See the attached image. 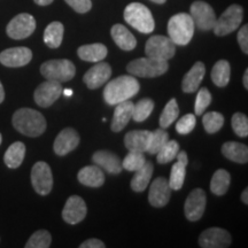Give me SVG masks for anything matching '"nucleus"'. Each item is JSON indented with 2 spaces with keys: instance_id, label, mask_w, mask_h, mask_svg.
<instances>
[{
  "instance_id": "nucleus-1",
  "label": "nucleus",
  "mask_w": 248,
  "mask_h": 248,
  "mask_svg": "<svg viewBox=\"0 0 248 248\" xmlns=\"http://www.w3.org/2000/svg\"><path fill=\"white\" fill-rule=\"evenodd\" d=\"M140 90V84L137 79L131 76H120L110 80L104 90V99L109 106L130 100Z\"/></svg>"
},
{
  "instance_id": "nucleus-2",
  "label": "nucleus",
  "mask_w": 248,
  "mask_h": 248,
  "mask_svg": "<svg viewBox=\"0 0 248 248\" xmlns=\"http://www.w3.org/2000/svg\"><path fill=\"white\" fill-rule=\"evenodd\" d=\"M14 128L27 137H39L45 132L46 123L45 117L39 111L32 108H20L13 115Z\"/></svg>"
},
{
  "instance_id": "nucleus-3",
  "label": "nucleus",
  "mask_w": 248,
  "mask_h": 248,
  "mask_svg": "<svg viewBox=\"0 0 248 248\" xmlns=\"http://www.w3.org/2000/svg\"><path fill=\"white\" fill-rule=\"evenodd\" d=\"M194 22L191 15L187 13H178L170 17L168 22L169 38L176 45L185 46L191 42L194 35Z\"/></svg>"
},
{
  "instance_id": "nucleus-4",
  "label": "nucleus",
  "mask_w": 248,
  "mask_h": 248,
  "mask_svg": "<svg viewBox=\"0 0 248 248\" xmlns=\"http://www.w3.org/2000/svg\"><path fill=\"white\" fill-rule=\"evenodd\" d=\"M125 22L142 33L153 32L155 23L153 15L146 6L140 2H131L126 6L123 13Z\"/></svg>"
},
{
  "instance_id": "nucleus-5",
  "label": "nucleus",
  "mask_w": 248,
  "mask_h": 248,
  "mask_svg": "<svg viewBox=\"0 0 248 248\" xmlns=\"http://www.w3.org/2000/svg\"><path fill=\"white\" fill-rule=\"evenodd\" d=\"M168 69V61L148 57L136 59L126 66V70L132 76L146 77V78H153V77L163 75Z\"/></svg>"
},
{
  "instance_id": "nucleus-6",
  "label": "nucleus",
  "mask_w": 248,
  "mask_h": 248,
  "mask_svg": "<svg viewBox=\"0 0 248 248\" xmlns=\"http://www.w3.org/2000/svg\"><path fill=\"white\" fill-rule=\"evenodd\" d=\"M42 75L48 80L63 83L73 79L76 74L75 64L66 59L46 61L40 67Z\"/></svg>"
},
{
  "instance_id": "nucleus-7",
  "label": "nucleus",
  "mask_w": 248,
  "mask_h": 248,
  "mask_svg": "<svg viewBox=\"0 0 248 248\" xmlns=\"http://www.w3.org/2000/svg\"><path fill=\"white\" fill-rule=\"evenodd\" d=\"M244 18V9L240 5L229 6L223 14L216 20L213 30L216 36L230 35L239 28Z\"/></svg>"
},
{
  "instance_id": "nucleus-8",
  "label": "nucleus",
  "mask_w": 248,
  "mask_h": 248,
  "mask_svg": "<svg viewBox=\"0 0 248 248\" xmlns=\"http://www.w3.org/2000/svg\"><path fill=\"white\" fill-rule=\"evenodd\" d=\"M145 53L148 58L168 61L176 53V44L169 37L152 36L145 45Z\"/></svg>"
},
{
  "instance_id": "nucleus-9",
  "label": "nucleus",
  "mask_w": 248,
  "mask_h": 248,
  "mask_svg": "<svg viewBox=\"0 0 248 248\" xmlns=\"http://www.w3.org/2000/svg\"><path fill=\"white\" fill-rule=\"evenodd\" d=\"M36 30V20L32 15L21 13L12 18L6 28V32L9 38L20 40L30 37Z\"/></svg>"
},
{
  "instance_id": "nucleus-10",
  "label": "nucleus",
  "mask_w": 248,
  "mask_h": 248,
  "mask_svg": "<svg viewBox=\"0 0 248 248\" xmlns=\"http://www.w3.org/2000/svg\"><path fill=\"white\" fill-rule=\"evenodd\" d=\"M31 184L39 195H47L53 187L52 170L46 162L39 161L31 169Z\"/></svg>"
},
{
  "instance_id": "nucleus-11",
  "label": "nucleus",
  "mask_w": 248,
  "mask_h": 248,
  "mask_svg": "<svg viewBox=\"0 0 248 248\" xmlns=\"http://www.w3.org/2000/svg\"><path fill=\"white\" fill-rule=\"evenodd\" d=\"M190 15L194 26L201 31L213 30L216 22V15L212 6L204 1H194L191 5Z\"/></svg>"
},
{
  "instance_id": "nucleus-12",
  "label": "nucleus",
  "mask_w": 248,
  "mask_h": 248,
  "mask_svg": "<svg viewBox=\"0 0 248 248\" xmlns=\"http://www.w3.org/2000/svg\"><path fill=\"white\" fill-rule=\"evenodd\" d=\"M62 94V86L61 83L55 82V80H46L43 82L42 84L38 85L36 89L35 98L36 104L40 107H49L61 97Z\"/></svg>"
},
{
  "instance_id": "nucleus-13",
  "label": "nucleus",
  "mask_w": 248,
  "mask_h": 248,
  "mask_svg": "<svg viewBox=\"0 0 248 248\" xmlns=\"http://www.w3.org/2000/svg\"><path fill=\"white\" fill-rule=\"evenodd\" d=\"M207 198L202 188H195L186 198L184 212L188 221L197 222L202 217L206 209Z\"/></svg>"
},
{
  "instance_id": "nucleus-14",
  "label": "nucleus",
  "mask_w": 248,
  "mask_h": 248,
  "mask_svg": "<svg viewBox=\"0 0 248 248\" xmlns=\"http://www.w3.org/2000/svg\"><path fill=\"white\" fill-rule=\"evenodd\" d=\"M86 213H88V207L85 201L78 195H71L66 201L62 210V218L68 224L75 225L85 218Z\"/></svg>"
},
{
  "instance_id": "nucleus-15",
  "label": "nucleus",
  "mask_w": 248,
  "mask_h": 248,
  "mask_svg": "<svg viewBox=\"0 0 248 248\" xmlns=\"http://www.w3.org/2000/svg\"><path fill=\"white\" fill-rule=\"evenodd\" d=\"M199 245L202 248H226L231 245V234L221 228L207 229L200 234Z\"/></svg>"
},
{
  "instance_id": "nucleus-16",
  "label": "nucleus",
  "mask_w": 248,
  "mask_h": 248,
  "mask_svg": "<svg viewBox=\"0 0 248 248\" xmlns=\"http://www.w3.org/2000/svg\"><path fill=\"white\" fill-rule=\"evenodd\" d=\"M171 198V188L168 183V179L164 177H157L152 182L148 193V201L153 207L161 208L169 202Z\"/></svg>"
},
{
  "instance_id": "nucleus-17",
  "label": "nucleus",
  "mask_w": 248,
  "mask_h": 248,
  "mask_svg": "<svg viewBox=\"0 0 248 248\" xmlns=\"http://www.w3.org/2000/svg\"><path fill=\"white\" fill-rule=\"evenodd\" d=\"M111 76V68L107 62H95V66L86 71L83 80L89 89L95 90L102 86Z\"/></svg>"
},
{
  "instance_id": "nucleus-18",
  "label": "nucleus",
  "mask_w": 248,
  "mask_h": 248,
  "mask_svg": "<svg viewBox=\"0 0 248 248\" xmlns=\"http://www.w3.org/2000/svg\"><path fill=\"white\" fill-rule=\"evenodd\" d=\"M32 59V52L28 47H12L0 53V63L8 68L23 67Z\"/></svg>"
},
{
  "instance_id": "nucleus-19",
  "label": "nucleus",
  "mask_w": 248,
  "mask_h": 248,
  "mask_svg": "<svg viewBox=\"0 0 248 248\" xmlns=\"http://www.w3.org/2000/svg\"><path fill=\"white\" fill-rule=\"evenodd\" d=\"M79 144V136L76 130L71 128H66L59 133L58 137L55 138L53 150L55 154L63 156V155L69 154Z\"/></svg>"
},
{
  "instance_id": "nucleus-20",
  "label": "nucleus",
  "mask_w": 248,
  "mask_h": 248,
  "mask_svg": "<svg viewBox=\"0 0 248 248\" xmlns=\"http://www.w3.org/2000/svg\"><path fill=\"white\" fill-rule=\"evenodd\" d=\"M92 161L95 166L106 170L108 173L116 175L122 171V160L109 151H98L93 154Z\"/></svg>"
},
{
  "instance_id": "nucleus-21",
  "label": "nucleus",
  "mask_w": 248,
  "mask_h": 248,
  "mask_svg": "<svg viewBox=\"0 0 248 248\" xmlns=\"http://www.w3.org/2000/svg\"><path fill=\"white\" fill-rule=\"evenodd\" d=\"M177 162L172 166L171 172H170V179L168 181L170 188L171 190L178 191L181 190L184 185L185 182V176H186V167L188 163V157L186 152H178L177 156Z\"/></svg>"
},
{
  "instance_id": "nucleus-22",
  "label": "nucleus",
  "mask_w": 248,
  "mask_h": 248,
  "mask_svg": "<svg viewBox=\"0 0 248 248\" xmlns=\"http://www.w3.org/2000/svg\"><path fill=\"white\" fill-rule=\"evenodd\" d=\"M115 110H114L113 121H111V131L120 132L128 125L130 120L132 119L133 102L130 100H125L120 104L115 105Z\"/></svg>"
},
{
  "instance_id": "nucleus-23",
  "label": "nucleus",
  "mask_w": 248,
  "mask_h": 248,
  "mask_svg": "<svg viewBox=\"0 0 248 248\" xmlns=\"http://www.w3.org/2000/svg\"><path fill=\"white\" fill-rule=\"evenodd\" d=\"M204 74H206V66H204L203 62L198 61L197 63H194V66L188 70V73L186 74L183 78L182 82V90L185 93H193L198 91L201 82H202Z\"/></svg>"
},
{
  "instance_id": "nucleus-24",
  "label": "nucleus",
  "mask_w": 248,
  "mask_h": 248,
  "mask_svg": "<svg viewBox=\"0 0 248 248\" xmlns=\"http://www.w3.org/2000/svg\"><path fill=\"white\" fill-rule=\"evenodd\" d=\"M152 132L148 130H133L125 135L124 145L129 151L146 152L150 145Z\"/></svg>"
},
{
  "instance_id": "nucleus-25",
  "label": "nucleus",
  "mask_w": 248,
  "mask_h": 248,
  "mask_svg": "<svg viewBox=\"0 0 248 248\" xmlns=\"http://www.w3.org/2000/svg\"><path fill=\"white\" fill-rule=\"evenodd\" d=\"M77 178L80 184L89 186V187H100L105 183L104 171L100 167L95 166V164L80 169Z\"/></svg>"
},
{
  "instance_id": "nucleus-26",
  "label": "nucleus",
  "mask_w": 248,
  "mask_h": 248,
  "mask_svg": "<svg viewBox=\"0 0 248 248\" xmlns=\"http://www.w3.org/2000/svg\"><path fill=\"white\" fill-rule=\"evenodd\" d=\"M110 35L115 44L123 51H132L137 45L135 36L122 24H115L111 27Z\"/></svg>"
},
{
  "instance_id": "nucleus-27",
  "label": "nucleus",
  "mask_w": 248,
  "mask_h": 248,
  "mask_svg": "<svg viewBox=\"0 0 248 248\" xmlns=\"http://www.w3.org/2000/svg\"><path fill=\"white\" fill-rule=\"evenodd\" d=\"M223 156L235 163L248 162V147L237 141H228L222 146Z\"/></svg>"
},
{
  "instance_id": "nucleus-28",
  "label": "nucleus",
  "mask_w": 248,
  "mask_h": 248,
  "mask_svg": "<svg viewBox=\"0 0 248 248\" xmlns=\"http://www.w3.org/2000/svg\"><path fill=\"white\" fill-rule=\"evenodd\" d=\"M77 54L80 60L88 62H99L104 60L107 57L108 49L104 44L97 43V44L83 45L77 49Z\"/></svg>"
},
{
  "instance_id": "nucleus-29",
  "label": "nucleus",
  "mask_w": 248,
  "mask_h": 248,
  "mask_svg": "<svg viewBox=\"0 0 248 248\" xmlns=\"http://www.w3.org/2000/svg\"><path fill=\"white\" fill-rule=\"evenodd\" d=\"M153 163L150 161H146L144 166L137 171H135V176H133L131 181V188L135 192H142L147 188L148 184H150L152 175H153Z\"/></svg>"
},
{
  "instance_id": "nucleus-30",
  "label": "nucleus",
  "mask_w": 248,
  "mask_h": 248,
  "mask_svg": "<svg viewBox=\"0 0 248 248\" xmlns=\"http://www.w3.org/2000/svg\"><path fill=\"white\" fill-rule=\"evenodd\" d=\"M24 156H26V145L21 141L13 142L4 155L5 164L8 168L16 169L22 164Z\"/></svg>"
},
{
  "instance_id": "nucleus-31",
  "label": "nucleus",
  "mask_w": 248,
  "mask_h": 248,
  "mask_svg": "<svg viewBox=\"0 0 248 248\" xmlns=\"http://www.w3.org/2000/svg\"><path fill=\"white\" fill-rule=\"evenodd\" d=\"M231 67L226 60H219L214 64L212 69V80L218 88H225L230 82Z\"/></svg>"
},
{
  "instance_id": "nucleus-32",
  "label": "nucleus",
  "mask_w": 248,
  "mask_h": 248,
  "mask_svg": "<svg viewBox=\"0 0 248 248\" xmlns=\"http://www.w3.org/2000/svg\"><path fill=\"white\" fill-rule=\"evenodd\" d=\"M63 24L54 21L49 23L44 31V42L49 48H58L63 39Z\"/></svg>"
},
{
  "instance_id": "nucleus-33",
  "label": "nucleus",
  "mask_w": 248,
  "mask_h": 248,
  "mask_svg": "<svg viewBox=\"0 0 248 248\" xmlns=\"http://www.w3.org/2000/svg\"><path fill=\"white\" fill-rule=\"evenodd\" d=\"M231 183V176L226 170L218 169L213 175L212 181H210V191L215 195L222 197L229 190V186Z\"/></svg>"
},
{
  "instance_id": "nucleus-34",
  "label": "nucleus",
  "mask_w": 248,
  "mask_h": 248,
  "mask_svg": "<svg viewBox=\"0 0 248 248\" xmlns=\"http://www.w3.org/2000/svg\"><path fill=\"white\" fill-rule=\"evenodd\" d=\"M179 115V107L176 99H171L168 104L166 105L164 109L160 116V125L162 129L169 128L171 124L177 120Z\"/></svg>"
},
{
  "instance_id": "nucleus-35",
  "label": "nucleus",
  "mask_w": 248,
  "mask_h": 248,
  "mask_svg": "<svg viewBox=\"0 0 248 248\" xmlns=\"http://www.w3.org/2000/svg\"><path fill=\"white\" fill-rule=\"evenodd\" d=\"M154 109V101L151 99H141L137 104L133 105L132 119L136 122H142L151 115Z\"/></svg>"
},
{
  "instance_id": "nucleus-36",
  "label": "nucleus",
  "mask_w": 248,
  "mask_h": 248,
  "mask_svg": "<svg viewBox=\"0 0 248 248\" xmlns=\"http://www.w3.org/2000/svg\"><path fill=\"white\" fill-rule=\"evenodd\" d=\"M179 152V144L176 140H168L156 153V161L161 164L169 163L176 159Z\"/></svg>"
},
{
  "instance_id": "nucleus-37",
  "label": "nucleus",
  "mask_w": 248,
  "mask_h": 248,
  "mask_svg": "<svg viewBox=\"0 0 248 248\" xmlns=\"http://www.w3.org/2000/svg\"><path fill=\"white\" fill-rule=\"evenodd\" d=\"M146 162L144 152L130 151L129 154L122 161V168L128 171H137Z\"/></svg>"
},
{
  "instance_id": "nucleus-38",
  "label": "nucleus",
  "mask_w": 248,
  "mask_h": 248,
  "mask_svg": "<svg viewBox=\"0 0 248 248\" xmlns=\"http://www.w3.org/2000/svg\"><path fill=\"white\" fill-rule=\"evenodd\" d=\"M203 128L208 133H216L222 129L224 124V116L217 111H209L202 117Z\"/></svg>"
},
{
  "instance_id": "nucleus-39",
  "label": "nucleus",
  "mask_w": 248,
  "mask_h": 248,
  "mask_svg": "<svg viewBox=\"0 0 248 248\" xmlns=\"http://www.w3.org/2000/svg\"><path fill=\"white\" fill-rule=\"evenodd\" d=\"M168 140H169L168 132L164 131L162 128L156 129L155 131L152 132L151 139H150V145H148V148L146 152L152 155L156 154L157 152L161 150V147H162Z\"/></svg>"
},
{
  "instance_id": "nucleus-40",
  "label": "nucleus",
  "mask_w": 248,
  "mask_h": 248,
  "mask_svg": "<svg viewBox=\"0 0 248 248\" xmlns=\"http://www.w3.org/2000/svg\"><path fill=\"white\" fill-rule=\"evenodd\" d=\"M51 233L46 230H38L30 237L26 244V248H48L51 246Z\"/></svg>"
},
{
  "instance_id": "nucleus-41",
  "label": "nucleus",
  "mask_w": 248,
  "mask_h": 248,
  "mask_svg": "<svg viewBox=\"0 0 248 248\" xmlns=\"http://www.w3.org/2000/svg\"><path fill=\"white\" fill-rule=\"evenodd\" d=\"M232 129L238 137L246 138L248 136V119L243 113L233 114L231 119Z\"/></svg>"
},
{
  "instance_id": "nucleus-42",
  "label": "nucleus",
  "mask_w": 248,
  "mask_h": 248,
  "mask_svg": "<svg viewBox=\"0 0 248 248\" xmlns=\"http://www.w3.org/2000/svg\"><path fill=\"white\" fill-rule=\"evenodd\" d=\"M210 102H212V94L208 91V89L202 88L198 91L197 99H195V105H194V111L195 115H202L204 110L209 107Z\"/></svg>"
},
{
  "instance_id": "nucleus-43",
  "label": "nucleus",
  "mask_w": 248,
  "mask_h": 248,
  "mask_svg": "<svg viewBox=\"0 0 248 248\" xmlns=\"http://www.w3.org/2000/svg\"><path fill=\"white\" fill-rule=\"evenodd\" d=\"M195 124H197L195 115H193V114H186V115L181 117L177 124H176V131L179 135H188V133L193 131Z\"/></svg>"
},
{
  "instance_id": "nucleus-44",
  "label": "nucleus",
  "mask_w": 248,
  "mask_h": 248,
  "mask_svg": "<svg viewBox=\"0 0 248 248\" xmlns=\"http://www.w3.org/2000/svg\"><path fill=\"white\" fill-rule=\"evenodd\" d=\"M67 5H69L74 11L79 14L88 13L90 9L92 8L91 0H64Z\"/></svg>"
},
{
  "instance_id": "nucleus-45",
  "label": "nucleus",
  "mask_w": 248,
  "mask_h": 248,
  "mask_svg": "<svg viewBox=\"0 0 248 248\" xmlns=\"http://www.w3.org/2000/svg\"><path fill=\"white\" fill-rule=\"evenodd\" d=\"M237 38H238V43H239L241 51H243L245 54H248V26L247 24H245V26L239 30Z\"/></svg>"
},
{
  "instance_id": "nucleus-46",
  "label": "nucleus",
  "mask_w": 248,
  "mask_h": 248,
  "mask_svg": "<svg viewBox=\"0 0 248 248\" xmlns=\"http://www.w3.org/2000/svg\"><path fill=\"white\" fill-rule=\"evenodd\" d=\"M80 248H105L106 245L102 243L101 240L95 239V238H91V239H88L84 241L83 244H80Z\"/></svg>"
},
{
  "instance_id": "nucleus-47",
  "label": "nucleus",
  "mask_w": 248,
  "mask_h": 248,
  "mask_svg": "<svg viewBox=\"0 0 248 248\" xmlns=\"http://www.w3.org/2000/svg\"><path fill=\"white\" fill-rule=\"evenodd\" d=\"M33 1L39 6H47V5H51L54 0H33Z\"/></svg>"
},
{
  "instance_id": "nucleus-48",
  "label": "nucleus",
  "mask_w": 248,
  "mask_h": 248,
  "mask_svg": "<svg viewBox=\"0 0 248 248\" xmlns=\"http://www.w3.org/2000/svg\"><path fill=\"white\" fill-rule=\"evenodd\" d=\"M241 201H243L245 204L248 203V190L247 188H245L243 193H241Z\"/></svg>"
},
{
  "instance_id": "nucleus-49",
  "label": "nucleus",
  "mask_w": 248,
  "mask_h": 248,
  "mask_svg": "<svg viewBox=\"0 0 248 248\" xmlns=\"http://www.w3.org/2000/svg\"><path fill=\"white\" fill-rule=\"evenodd\" d=\"M243 83H244V86H245V89L248 90V69H246V71H245V74H244Z\"/></svg>"
},
{
  "instance_id": "nucleus-50",
  "label": "nucleus",
  "mask_w": 248,
  "mask_h": 248,
  "mask_svg": "<svg viewBox=\"0 0 248 248\" xmlns=\"http://www.w3.org/2000/svg\"><path fill=\"white\" fill-rule=\"evenodd\" d=\"M4 99H5V90H4V86L1 84V82H0V104L4 101Z\"/></svg>"
},
{
  "instance_id": "nucleus-51",
  "label": "nucleus",
  "mask_w": 248,
  "mask_h": 248,
  "mask_svg": "<svg viewBox=\"0 0 248 248\" xmlns=\"http://www.w3.org/2000/svg\"><path fill=\"white\" fill-rule=\"evenodd\" d=\"M62 93H63L66 97H70V95L73 94V91H71V90H62Z\"/></svg>"
},
{
  "instance_id": "nucleus-52",
  "label": "nucleus",
  "mask_w": 248,
  "mask_h": 248,
  "mask_svg": "<svg viewBox=\"0 0 248 248\" xmlns=\"http://www.w3.org/2000/svg\"><path fill=\"white\" fill-rule=\"evenodd\" d=\"M152 2H155V4H159V5H162L164 2L167 1V0H151Z\"/></svg>"
},
{
  "instance_id": "nucleus-53",
  "label": "nucleus",
  "mask_w": 248,
  "mask_h": 248,
  "mask_svg": "<svg viewBox=\"0 0 248 248\" xmlns=\"http://www.w3.org/2000/svg\"><path fill=\"white\" fill-rule=\"evenodd\" d=\"M1 141H2V137H1V133H0V144H1Z\"/></svg>"
}]
</instances>
